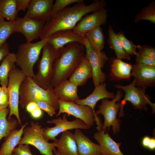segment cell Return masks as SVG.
<instances>
[{"label":"cell","mask_w":155,"mask_h":155,"mask_svg":"<svg viewBox=\"0 0 155 155\" xmlns=\"http://www.w3.org/2000/svg\"><path fill=\"white\" fill-rule=\"evenodd\" d=\"M59 111L56 115L58 117L62 113L68 116L72 115L78 119L90 128L99 117L89 106L78 104L74 102H68L59 99Z\"/></svg>","instance_id":"10"},{"label":"cell","mask_w":155,"mask_h":155,"mask_svg":"<svg viewBox=\"0 0 155 155\" xmlns=\"http://www.w3.org/2000/svg\"><path fill=\"white\" fill-rule=\"evenodd\" d=\"M36 102L39 108L46 112L50 117H52L56 114V109L47 103L42 101Z\"/></svg>","instance_id":"39"},{"label":"cell","mask_w":155,"mask_h":155,"mask_svg":"<svg viewBox=\"0 0 155 155\" xmlns=\"http://www.w3.org/2000/svg\"><path fill=\"white\" fill-rule=\"evenodd\" d=\"M136 81L134 79L131 83L127 86H122L119 84L115 85V87L121 89L125 92L124 99L121 100L119 117H121L124 115L123 107L127 101L130 102L135 109H143L148 111L147 105L149 104L151 107L152 112H155V104L150 100L149 96L145 93V89L136 87Z\"/></svg>","instance_id":"8"},{"label":"cell","mask_w":155,"mask_h":155,"mask_svg":"<svg viewBox=\"0 0 155 155\" xmlns=\"http://www.w3.org/2000/svg\"><path fill=\"white\" fill-rule=\"evenodd\" d=\"M26 77L20 69L16 67L11 70L8 74L9 80L7 87L9 98V112L7 119H12L11 117L14 115L20 125L22 124L18 109L20 88Z\"/></svg>","instance_id":"9"},{"label":"cell","mask_w":155,"mask_h":155,"mask_svg":"<svg viewBox=\"0 0 155 155\" xmlns=\"http://www.w3.org/2000/svg\"><path fill=\"white\" fill-rule=\"evenodd\" d=\"M84 1L67 7L53 16L45 23L40 38H48L59 31L72 30L84 16L104 8L106 5L104 0L96 1L87 5Z\"/></svg>","instance_id":"1"},{"label":"cell","mask_w":155,"mask_h":155,"mask_svg":"<svg viewBox=\"0 0 155 155\" xmlns=\"http://www.w3.org/2000/svg\"><path fill=\"white\" fill-rule=\"evenodd\" d=\"M106 84L103 83L95 87L92 92L86 98L79 99L74 102L78 104L88 106L95 112L94 108L97 102L99 100L104 98H113L115 96L113 92H109L106 90Z\"/></svg>","instance_id":"21"},{"label":"cell","mask_w":155,"mask_h":155,"mask_svg":"<svg viewBox=\"0 0 155 155\" xmlns=\"http://www.w3.org/2000/svg\"><path fill=\"white\" fill-rule=\"evenodd\" d=\"M16 54L9 53L2 61L0 66V84L1 86H7L8 74L10 71L16 67Z\"/></svg>","instance_id":"28"},{"label":"cell","mask_w":155,"mask_h":155,"mask_svg":"<svg viewBox=\"0 0 155 155\" xmlns=\"http://www.w3.org/2000/svg\"><path fill=\"white\" fill-rule=\"evenodd\" d=\"M83 0H56L53 4L51 13V18L57 14L67 6L74 3L82 2Z\"/></svg>","instance_id":"34"},{"label":"cell","mask_w":155,"mask_h":155,"mask_svg":"<svg viewBox=\"0 0 155 155\" xmlns=\"http://www.w3.org/2000/svg\"><path fill=\"white\" fill-rule=\"evenodd\" d=\"M53 0H31L25 16L45 23L51 18Z\"/></svg>","instance_id":"16"},{"label":"cell","mask_w":155,"mask_h":155,"mask_svg":"<svg viewBox=\"0 0 155 155\" xmlns=\"http://www.w3.org/2000/svg\"><path fill=\"white\" fill-rule=\"evenodd\" d=\"M67 114L65 113L62 118L59 117L51 120H48L47 123L55 124L53 127H47L43 133L44 139L47 142L50 140L54 141L57 139L56 137L59 134L68 130L79 129H88L90 127L80 119L76 118L72 121H68L67 117Z\"/></svg>","instance_id":"11"},{"label":"cell","mask_w":155,"mask_h":155,"mask_svg":"<svg viewBox=\"0 0 155 155\" xmlns=\"http://www.w3.org/2000/svg\"><path fill=\"white\" fill-rule=\"evenodd\" d=\"M45 22L26 16L22 18L18 16L14 21V32H20L24 35L27 43L40 38Z\"/></svg>","instance_id":"13"},{"label":"cell","mask_w":155,"mask_h":155,"mask_svg":"<svg viewBox=\"0 0 155 155\" xmlns=\"http://www.w3.org/2000/svg\"><path fill=\"white\" fill-rule=\"evenodd\" d=\"M108 32V43L109 47L114 50L117 58L130 60L131 56L127 54L124 50L117 34L115 32L111 25L109 26Z\"/></svg>","instance_id":"27"},{"label":"cell","mask_w":155,"mask_h":155,"mask_svg":"<svg viewBox=\"0 0 155 155\" xmlns=\"http://www.w3.org/2000/svg\"><path fill=\"white\" fill-rule=\"evenodd\" d=\"M85 48L79 43L72 42L61 48L60 55L54 63L53 87L70 77L84 57Z\"/></svg>","instance_id":"2"},{"label":"cell","mask_w":155,"mask_h":155,"mask_svg":"<svg viewBox=\"0 0 155 155\" xmlns=\"http://www.w3.org/2000/svg\"><path fill=\"white\" fill-rule=\"evenodd\" d=\"M142 20L149 21L152 24L155 23V1H151L148 5L143 8L135 16L134 20L135 23Z\"/></svg>","instance_id":"31"},{"label":"cell","mask_w":155,"mask_h":155,"mask_svg":"<svg viewBox=\"0 0 155 155\" xmlns=\"http://www.w3.org/2000/svg\"><path fill=\"white\" fill-rule=\"evenodd\" d=\"M29 144H19L13 150L12 155H34L30 151Z\"/></svg>","instance_id":"38"},{"label":"cell","mask_w":155,"mask_h":155,"mask_svg":"<svg viewBox=\"0 0 155 155\" xmlns=\"http://www.w3.org/2000/svg\"><path fill=\"white\" fill-rule=\"evenodd\" d=\"M102 155H103V154H102Z\"/></svg>","instance_id":"48"},{"label":"cell","mask_w":155,"mask_h":155,"mask_svg":"<svg viewBox=\"0 0 155 155\" xmlns=\"http://www.w3.org/2000/svg\"><path fill=\"white\" fill-rule=\"evenodd\" d=\"M38 107L36 102H31L27 104L25 108L26 111L30 113Z\"/></svg>","instance_id":"43"},{"label":"cell","mask_w":155,"mask_h":155,"mask_svg":"<svg viewBox=\"0 0 155 155\" xmlns=\"http://www.w3.org/2000/svg\"><path fill=\"white\" fill-rule=\"evenodd\" d=\"M131 74L136 81V85L146 89L154 86L155 66L135 63L133 65Z\"/></svg>","instance_id":"15"},{"label":"cell","mask_w":155,"mask_h":155,"mask_svg":"<svg viewBox=\"0 0 155 155\" xmlns=\"http://www.w3.org/2000/svg\"><path fill=\"white\" fill-rule=\"evenodd\" d=\"M28 124L21 125L20 129L12 131L9 135L2 144L0 148V155H12L13 150L21 140L24 129Z\"/></svg>","instance_id":"25"},{"label":"cell","mask_w":155,"mask_h":155,"mask_svg":"<svg viewBox=\"0 0 155 155\" xmlns=\"http://www.w3.org/2000/svg\"><path fill=\"white\" fill-rule=\"evenodd\" d=\"M9 98L7 87L3 86L0 90V110L7 108L9 106Z\"/></svg>","instance_id":"35"},{"label":"cell","mask_w":155,"mask_h":155,"mask_svg":"<svg viewBox=\"0 0 155 155\" xmlns=\"http://www.w3.org/2000/svg\"><path fill=\"white\" fill-rule=\"evenodd\" d=\"M74 135L79 155H102L99 145L92 142L79 129Z\"/></svg>","instance_id":"19"},{"label":"cell","mask_w":155,"mask_h":155,"mask_svg":"<svg viewBox=\"0 0 155 155\" xmlns=\"http://www.w3.org/2000/svg\"><path fill=\"white\" fill-rule=\"evenodd\" d=\"M30 114L33 118L38 119L42 117V110L38 107Z\"/></svg>","instance_id":"42"},{"label":"cell","mask_w":155,"mask_h":155,"mask_svg":"<svg viewBox=\"0 0 155 155\" xmlns=\"http://www.w3.org/2000/svg\"><path fill=\"white\" fill-rule=\"evenodd\" d=\"M147 148L151 150L155 149V138L154 137H151Z\"/></svg>","instance_id":"45"},{"label":"cell","mask_w":155,"mask_h":155,"mask_svg":"<svg viewBox=\"0 0 155 155\" xmlns=\"http://www.w3.org/2000/svg\"><path fill=\"white\" fill-rule=\"evenodd\" d=\"M78 86L69 80H65L54 87L59 99L68 102H74L80 99L78 94Z\"/></svg>","instance_id":"23"},{"label":"cell","mask_w":155,"mask_h":155,"mask_svg":"<svg viewBox=\"0 0 155 155\" xmlns=\"http://www.w3.org/2000/svg\"><path fill=\"white\" fill-rule=\"evenodd\" d=\"M14 29V22L5 21L3 18L0 19V47L15 33Z\"/></svg>","instance_id":"32"},{"label":"cell","mask_w":155,"mask_h":155,"mask_svg":"<svg viewBox=\"0 0 155 155\" xmlns=\"http://www.w3.org/2000/svg\"><path fill=\"white\" fill-rule=\"evenodd\" d=\"M92 77V71L90 62L86 55L78 67L69 77V80L78 86L84 85L88 79Z\"/></svg>","instance_id":"24"},{"label":"cell","mask_w":155,"mask_h":155,"mask_svg":"<svg viewBox=\"0 0 155 155\" xmlns=\"http://www.w3.org/2000/svg\"><path fill=\"white\" fill-rule=\"evenodd\" d=\"M139 53L155 60V49L154 47L146 45H137Z\"/></svg>","instance_id":"36"},{"label":"cell","mask_w":155,"mask_h":155,"mask_svg":"<svg viewBox=\"0 0 155 155\" xmlns=\"http://www.w3.org/2000/svg\"><path fill=\"white\" fill-rule=\"evenodd\" d=\"M123 49L125 52L130 55H136L137 46L127 38L122 31L117 34Z\"/></svg>","instance_id":"33"},{"label":"cell","mask_w":155,"mask_h":155,"mask_svg":"<svg viewBox=\"0 0 155 155\" xmlns=\"http://www.w3.org/2000/svg\"><path fill=\"white\" fill-rule=\"evenodd\" d=\"M111 61L109 76L111 79L118 81L130 80L132 76V65L117 58H112Z\"/></svg>","instance_id":"20"},{"label":"cell","mask_w":155,"mask_h":155,"mask_svg":"<svg viewBox=\"0 0 155 155\" xmlns=\"http://www.w3.org/2000/svg\"><path fill=\"white\" fill-rule=\"evenodd\" d=\"M54 152L55 153V155H60L58 152L57 150L54 151Z\"/></svg>","instance_id":"46"},{"label":"cell","mask_w":155,"mask_h":155,"mask_svg":"<svg viewBox=\"0 0 155 155\" xmlns=\"http://www.w3.org/2000/svg\"><path fill=\"white\" fill-rule=\"evenodd\" d=\"M135 63L147 65L155 66V60L138 52L136 55Z\"/></svg>","instance_id":"37"},{"label":"cell","mask_w":155,"mask_h":155,"mask_svg":"<svg viewBox=\"0 0 155 155\" xmlns=\"http://www.w3.org/2000/svg\"><path fill=\"white\" fill-rule=\"evenodd\" d=\"M45 128L42 127L38 122H30V125L25 128L23 131L24 136L19 142V144L32 145L43 155H55L53 151L56 150L55 143H50L46 141L43 136Z\"/></svg>","instance_id":"7"},{"label":"cell","mask_w":155,"mask_h":155,"mask_svg":"<svg viewBox=\"0 0 155 155\" xmlns=\"http://www.w3.org/2000/svg\"><path fill=\"white\" fill-rule=\"evenodd\" d=\"M16 0H0V19L14 22L18 16Z\"/></svg>","instance_id":"30"},{"label":"cell","mask_w":155,"mask_h":155,"mask_svg":"<svg viewBox=\"0 0 155 155\" xmlns=\"http://www.w3.org/2000/svg\"><path fill=\"white\" fill-rule=\"evenodd\" d=\"M48 38V43L56 49H59L67 44L77 42L84 45L86 38L74 32L72 30L57 32Z\"/></svg>","instance_id":"17"},{"label":"cell","mask_w":155,"mask_h":155,"mask_svg":"<svg viewBox=\"0 0 155 155\" xmlns=\"http://www.w3.org/2000/svg\"><path fill=\"white\" fill-rule=\"evenodd\" d=\"M31 0H16V6L18 11H24L28 9Z\"/></svg>","instance_id":"40"},{"label":"cell","mask_w":155,"mask_h":155,"mask_svg":"<svg viewBox=\"0 0 155 155\" xmlns=\"http://www.w3.org/2000/svg\"><path fill=\"white\" fill-rule=\"evenodd\" d=\"M59 139L54 141L60 155H79L74 134L68 130L62 132Z\"/></svg>","instance_id":"22"},{"label":"cell","mask_w":155,"mask_h":155,"mask_svg":"<svg viewBox=\"0 0 155 155\" xmlns=\"http://www.w3.org/2000/svg\"><path fill=\"white\" fill-rule=\"evenodd\" d=\"M92 48L96 52L102 51L104 45V37L102 30L97 27L91 30L85 36Z\"/></svg>","instance_id":"29"},{"label":"cell","mask_w":155,"mask_h":155,"mask_svg":"<svg viewBox=\"0 0 155 155\" xmlns=\"http://www.w3.org/2000/svg\"><path fill=\"white\" fill-rule=\"evenodd\" d=\"M86 57L90 64L92 71V78L95 87L104 83L106 75L102 70L108 58L104 51L97 53L91 47L89 42L86 38L84 44Z\"/></svg>","instance_id":"12"},{"label":"cell","mask_w":155,"mask_h":155,"mask_svg":"<svg viewBox=\"0 0 155 155\" xmlns=\"http://www.w3.org/2000/svg\"><path fill=\"white\" fill-rule=\"evenodd\" d=\"M9 53V45L6 42L0 47V63Z\"/></svg>","instance_id":"41"},{"label":"cell","mask_w":155,"mask_h":155,"mask_svg":"<svg viewBox=\"0 0 155 155\" xmlns=\"http://www.w3.org/2000/svg\"><path fill=\"white\" fill-rule=\"evenodd\" d=\"M9 112V107L0 110V141L3 137L5 140L12 131L16 129L19 124L17 119L8 120L7 119V116Z\"/></svg>","instance_id":"26"},{"label":"cell","mask_w":155,"mask_h":155,"mask_svg":"<svg viewBox=\"0 0 155 155\" xmlns=\"http://www.w3.org/2000/svg\"><path fill=\"white\" fill-rule=\"evenodd\" d=\"M122 91V90L118 91L111 101L107 98L102 99L101 104L98 106L99 109L95 112L97 115L101 114L104 116V121L101 130L104 132H107V129L109 131L111 126L114 134L120 131L121 120L117 118V115L121 105L119 101L123 96Z\"/></svg>","instance_id":"6"},{"label":"cell","mask_w":155,"mask_h":155,"mask_svg":"<svg viewBox=\"0 0 155 155\" xmlns=\"http://www.w3.org/2000/svg\"><path fill=\"white\" fill-rule=\"evenodd\" d=\"M108 17L107 10L105 8L93 12L90 15H86L78 22L72 30L82 36L93 29L106 23Z\"/></svg>","instance_id":"14"},{"label":"cell","mask_w":155,"mask_h":155,"mask_svg":"<svg viewBox=\"0 0 155 155\" xmlns=\"http://www.w3.org/2000/svg\"><path fill=\"white\" fill-rule=\"evenodd\" d=\"M59 99L51 85L44 89L36 84L32 78L26 76L20 86L19 104L23 109L30 102L42 101L56 110L59 108Z\"/></svg>","instance_id":"3"},{"label":"cell","mask_w":155,"mask_h":155,"mask_svg":"<svg viewBox=\"0 0 155 155\" xmlns=\"http://www.w3.org/2000/svg\"><path fill=\"white\" fill-rule=\"evenodd\" d=\"M101 130L94 134V137L99 146L102 154L104 155H124L121 151V143L114 141L109 134Z\"/></svg>","instance_id":"18"},{"label":"cell","mask_w":155,"mask_h":155,"mask_svg":"<svg viewBox=\"0 0 155 155\" xmlns=\"http://www.w3.org/2000/svg\"><path fill=\"white\" fill-rule=\"evenodd\" d=\"M48 40L47 38L36 42L23 43L19 46L16 54V63L27 77L32 78L34 76V66Z\"/></svg>","instance_id":"5"},{"label":"cell","mask_w":155,"mask_h":155,"mask_svg":"<svg viewBox=\"0 0 155 155\" xmlns=\"http://www.w3.org/2000/svg\"><path fill=\"white\" fill-rule=\"evenodd\" d=\"M1 87H0V90L1 89Z\"/></svg>","instance_id":"47"},{"label":"cell","mask_w":155,"mask_h":155,"mask_svg":"<svg viewBox=\"0 0 155 155\" xmlns=\"http://www.w3.org/2000/svg\"><path fill=\"white\" fill-rule=\"evenodd\" d=\"M61 49H56L48 42L43 48L42 57L38 65V71L32 79L44 89L51 85L54 72V63L60 55Z\"/></svg>","instance_id":"4"},{"label":"cell","mask_w":155,"mask_h":155,"mask_svg":"<svg viewBox=\"0 0 155 155\" xmlns=\"http://www.w3.org/2000/svg\"><path fill=\"white\" fill-rule=\"evenodd\" d=\"M151 138L148 136H146L143 138L142 141V144L143 147L147 148Z\"/></svg>","instance_id":"44"}]
</instances>
